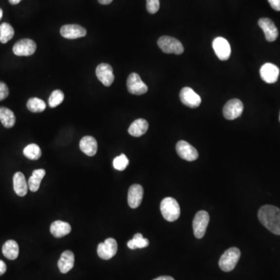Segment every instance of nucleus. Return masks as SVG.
Returning <instances> with one entry per match:
<instances>
[{
  "label": "nucleus",
  "mask_w": 280,
  "mask_h": 280,
  "mask_svg": "<svg viewBox=\"0 0 280 280\" xmlns=\"http://www.w3.org/2000/svg\"><path fill=\"white\" fill-rule=\"evenodd\" d=\"M27 108L30 112H34V113L42 112L46 109V104L41 99L37 98V97H32L27 101Z\"/></svg>",
  "instance_id": "nucleus-29"
},
{
  "label": "nucleus",
  "mask_w": 280,
  "mask_h": 280,
  "mask_svg": "<svg viewBox=\"0 0 280 280\" xmlns=\"http://www.w3.org/2000/svg\"><path fill=\"white\" fill-rule=\"evenodd\" d=\"M60 33L62 37L67 39H76L87 35V30L77 24H66L62 27Z\"/></svg>",
  "instance_id": "nucleus-15"
},
{
  "label": "nucleus",
  "mask_w": 280,
  "mask_h": 280,
  "mask_svg": "<svg viewBox=\"0 0 280 280\" xmlns=\"http://www.w3.org/2000/svg\"><path fill=\"white\" fill-rule=\"evenodd\" d=\"M176 151L181 158L187 161H194L199 157V153L195 147L184 140L177 143Z\"/></svg>",
  "instance_id": "nucleus-9"
},
{
  "label": "nucleus",
  "mask_w": 280,
  "mask_h": 280,
  "mask_svg": "<svg viewBox=\"0 0 280 280\" xmlns=\"http://www.w3.org/2000/svg\"><path fill=\"white\" fill-rule=\"evenodd\" d=\"M259 220L263 226L273 234L280 235V209L274 205H265L259 209Z\"/></svg>",
  "instance_id": "nucleus-1"
},
{
  "label": "nucleus",
  "mask_w": 280,
  "mask_h": 280,
  "mask_svg": "<svg viewBox=\"0 0 280 280\" xmlns=\"http://www.w3.org/2000/svg\"><path fill=\"white\" fill-rule=\"evenodd\" d=\"M21 0H9V2H10V4L12 5H17V4L19 3Z\"/></svg>",
  "instance_id": "nucleus-38"
},
{
  "label": "nucleus",
  "mask_w": 280,
  "mask_h": 280,
  "mask_svg": "<svg viewBox=\"0 0 280 280\" xmlns=\"http://www.w3.org/2000/svg\"><path fill=\"white\" fill-rule=\"evenodd\" d=\"M209 222V215L205 211H199L195 214V218L192 222V227H193L195 238L201 239L204 237Z\"/></svg>",
  "instance_id": "nucleus-5"
},
{
  "label": "nucleus",
  "mask_w": 280,
  "mask_h": 280,
  "mask_svg": "<svg viewBox=\"0 0 280 280\" xmlns=\"http://www.w3.org/2000/svg\"><path fill=\"white\" fill-rule=\"evenodd\" d=\"M96 75L99 80L105 87H110L114 82V75L113 74V69L109 64H100L96 70Z\"/></svg>",
  "instance_id": "nucleus-14"
},
{
  "label": "nucleus",
  "mask_w": 280,
  "mask_h": 280,
  "mask_svg": "<svg viewBox=\"0 0 280 280\" xmlns=\"http://www.w3.org/2000/svg\"><path fill=\"white\" fill-rule=\"evenodd\" d=\"M213 48L215 53L221 61H226L231 54L230 45L226 39L218 37L213 41Z\"/></svg>",
  "instance_id": "nucleus-12"
},
{
  "label": "nucleus",
  "mask_w": 280,
  "mask_h": 280,
  "mask_svg": "<svg viewBox=\"0 0 280 280\" xmlns=\"http://www.w3.org/2000/svg\"><path fill=\"white\" fill-rule=\"evenodd\" d=\"M161 211L164 218L169 222L177 221L181 214L179 204L176 199L171 197L163 199L161 203Z\"/></svg>",
  "instance_id": "nucleus-2"
},
{
  "label": "nucleus",
  "mask_w": 280,
  "mask_h": 280,
  "mask_svg": "<svg viewBox=\"0 0 280 280\" xmlns=\"http://www.w3.org/2000/svg\"><path fill=\"white\" fill-rule=\"evenodd\" d=\"M118 251V243L114 238H108L105 242L97 246V255L104 260H109L114 257Z\"/></svg>",
  "instance_id": "nucleus-6"
},
{
  "label": "nucleus",
  "mask_w": 280,
  "mask_h": 280,
  "mask_svg": "<svg viewBox=\"0 0 280 280\" xmlns=\"http://www.w3.org/2000/svg\"><path fill=\"white\" fill-rule=\"evenodd\" d=\"M259 25L265 34L267 41L273 42L277 40L279 31L272 19L269 18H261L259 20Z\"/></svg>",
  "instance_id": "nucleus-13"
},
{
  "label": "nucleus",
  "mask_w": 280,
  "mask_h": 280,
  "mask_svg": "<svg viewBox=\"0 0 280 280\" xmlns=\"http://www.w3.org/2000/svg\"><path fill=\"white\" fill-rule=\"evenodd\" d=\"M74 261H75L74 254L71 251H64L58 261V267L60 272L63 274L70 272L74 268Z\"/></svg>",
  "instance_id": "nucleus-18"
},
{
  "label": "nucleus",
  "mask_w": 280,
  "mask_h": 280,
  "mask_svg": "<svg viewBox=\"0 0 280 280\" xmlns=\"http://www.w3.org/2000/svg\"><path fill=\"white\" fill-rule=\"evenodd\" d=\"M160 49L168 54L181 55L184 53V47L181 41L170 36H163L157 41Z\"/></svg>",
  "instance_id": "nucleus-4"
},
{
  "label": "nucleus",
  "mask_w": 280,
  "mask_h": 280,
  "mask_svg": "<svg viewBox=\"0 0 280 280\" xmlns=\"http://www.w3.org/2000/svg\"><path fill=\"white\" fill-rule=\"evenodd\" d=\"M149 243V241L147 238H143L141 234H136L134 235L132 239L128 242L127 246L130 249L135 250L148 247Z\"/></svg>",
  "instance_id": "nucleus-26"
},
{
  "label": "nucleus",
  "mask_w": 280,
  "mask_h": 280,
  "mask_svg": "<svg viewBox=\"0 0 280 280\" xmlns=\"http://www.w3.org/2000/svg\"><path fill=\"white\" fill-rule=\"evenodd\" d=\"M6 272V265L3 261L0 260V277Z\"/></svg>",
  "instance_id": "nucleus-35"
},
{
  "label": "nucleus",
  "mask_w": 280,
  "mask_h": 280,
  "mask_svg": "<svg viewBox=\"0 0 280 280\" xmlns=\"http://www.w3.org/2000/svg\"><path fill=\"white\" fill-rule=\"evenodd\" d=\"M180 99L184 105L191 109H195L201 105V97L190 87H184L180 92Z\"/></svg>",
  "instance_id": "nucleus-10"
},
{
  "label": "nucleus",
  "mask_w": 280,
  "mask_h": 280,
  "mask_svg": "<svg viewBox=\"0 0 280 280\" xmlns=\"http://www.w3.org/2000/svg\"><path fill=\"white\" fill-rule=\"evenodd\" d=\"M0 121L4 127L10 129L15 125V114L10 109L0 107Z\"/></svg>",
  "instance_id": "nucleus-25"
},
{
  "label": "nucleus",
  "mask_w": 280,
  "mask_h": 280,
  "mask_svg": "<svg viewBox=\"0 0 280 280\" xmlns=\"http://www.w3.org/2000/svg\"><path fill=\"white\" fill-rule=\"evenodd\" d=\"M72 228L70 224L64 221H55L50 227L51 234L56 238H63L71 232Z\"/></svg>",
  "instance_id": "nucleus-21"
},
{
  "label": "nucleus",
  "mask_w": 280,
  "mask_h": 280,
  "mask_svg": "<svg viewBox=\"0 0 280 280\" xmlns=\"http://www.w3.org/2000/svg\"><path fill=\"white\" fill-rule=\"evenodd\" d=\"M153 280H174V279L171 277H168V276H164V277H160L158 278L154 279Z\"/></svg>",
  "instance_id": "nucleus-36"
},
{
  "label": "nucleus",
  "mask_w": 280,
  "mask_h": 280,
  "mask_svg": "<svg viewBox=\"0 0 280 280\" xmlns=\"http://www.w3.org/2000/svg\"><path fill=\"white\" fill-rule=\"evenodd\" d=\"M260 75L265 83H274L278 80L280 69L274 64L265 63L261 66Z\"/></svg>",
  "instance_id": "nucleus-16"
},
{
  "label": "nucleus",
  "mask_w": 280,
  "mask_h": 280,
  "mask_svg": "<svg viewBox=\"0 0 280 280\" xmlns=\"http://www.w3.org/2000/svg\"><path fill=\"white\" fill-rule=\"evenodd\" d=\"M2 254L6 259L15 260L19 255L18 243L14 240L7 241L2 246Z\"/></svg>",
  "instance_id": "nucleus-23"
},
{
  "label": "nucleus",
  "mask_w": 280,
  "mask_h": 280,
  "mask_svg": "<svg viewBox=\"0 0 280 280\" xmlns=\"http://www.w3.org/2000/svg\"><path fill=\"white\" fill-rule=\"evenodd\" d=\"M241 257V251L238 247H230L221 256L219 265L224 272H230L235 268Z\"/></svg>",
  "instance_id": "nucleus-3"
},
{
  "label": "nucleus",
  "mask_w": 280,
  "mask_h": 280,
  "mask_svg": "<svg viewBox=\"0 0 280 280\" xmlns=\"http://www.w3.org/2000/svg\"><path fill=\"white\" fill-rule=\"evenodd\" d=\"M129 164H130L129 159L125 154L120 155L118 157H115L113 161V166H114V169L121 170V171L125 170Z\"/></svg>",
  "instance_id": "nucleus-31"
},
{
  "label": "nucleus",
  "mask_w": 280,
  "mask_h": 280,
  "mask_svg": "<svg viewBox=\"0 0 280 280\" xmlns=\"http://www.w3.org/2000/svg\"><path fill=\"white\" fill-rule=\"evenodd\" d=\"M149 128V124L147 120L139 118L131 123L129 128V133L134 137H140L147 132Z\"/></svg>",
  "instance_id": "nucleus-22"
},
{
  "label": "nucleus",
  "mask_w": 280,
  "mask_h": 280,
  "mask_svg": "<svg viewBox=\"0 0 280 280\" xmlns=\"http://www.w3.org/2000/svg\"></svg>",
  "instance_id": "nucleus-40"
},
{
  "label": "nucleus",
  "mask_w": 280,
  "mask_h": 280,
  "mask_svg": "<svg viewBox=\"0 0 280 280\" xmlns=\"http://www.w3.org/2000/svg\"><path fill=\"white\" fill-rule=\"evenodd\" d=\"M14 36V27L10 23H3L0 25V41L6 44Z\"/></svg>",
  "instance_id": "nucleus-27"
},
{
  "label": "nucleus",
  "mask_w": 280,
  "mask_h": 280,
  "mask_svg": "<svg viewBox=\"0 0 280 280\" xmlns=\"http://www.w3.org/2000/svg\"><path fill=\"white\" fill-rule=\"evenodd\" d=\"M23 154L31 161H37L41 157V150L37 144L31 143L23 149Z\"/></svg>",
  "instance_id": "nucleus-28"
},
{
  "label": "nucleus",
  "mask_w": 280,
  "mask_h": 280,
  "mask_svg": "<svg viewBox=\"0 0 280 280\" xmlns=\"http://www.w3.org/2000/svg\"><path fill=\"white\" fill-rule=\"evenodd\" d=\"M147 9L149 14H156L160 9V0H147Z\"/></svg>",
  "instance_id": "nucleus-32"
},
{
  "label": "nucleus",
  "mask_w": 280,
  "mask_h": 280,
  "mask_svg": "<svg viewBox=\"0 0 280 280\" xmlns=\"http://www.w3.org/2000/svg\"><path fill=\"white\" fill-rule=\"evenodd\" d=\"M128 91L131 94L142 95L147 93L148 87L143 83L139 74H131L127 79Z\"/></svg>",
  "instance_id": "nucleus-8"
},
{
  "label": "nucleus",
  "mask_w": 280,
  "mask_h": 280,
  "mask_svg": "<svg viewBox=\"0 0 280 280\" xmlns=\"http://www.w3.org/2000/svg\"><path fill=\"white\" fill-rule=\"evenodd\" d=\"M2 15H3V12L2 9H0V19H2Z\"/></svg>",
  "instance_id": "nucleus-39"
},
{
  "label": "nucleus",
  "mask_w": 280,
  "mask_h": 280,
  "mask_svg": "<svg viewBox=\"0 0 280 280\" xmlns=\"http://www.w3.org/2000/svg\"><path fill=\"white\" fill-rule=\"evenodd\" d=\"M64 100V93L60 90L53 91L49 99V105L51 108L58 106Z\"/></svg>",
  "instance_id": "nucleus-30"
},
{
  "label": "nucleus",
  "mask_w": 280,
  "mask_h": 280,
  "mask_svg": "<svg viewBox=\"0 0 280 280\" xmlns=\"http://www.w3.org/2000/svg\"><path fill=\"white\" fill-rule=\"evenodd\" d=\"M9 93L10 91L7 85L3 82L0 81V101L6 99L9 96Z\"/></svg>",
  "instance_id": "nucleus-33"
},
{
  "label": "nucleus",
  "mask_w": 280,
  "mask_h": 280,
  "mask_svg": "<svg viewBox=\"0 0 280 280\" xmlns=\"http://www.w3.org/2000/svg\"><path fill=\"white\" fill-rule=\"evenodd\" d=\"M113 0H98V2L102 5H109Z\"/></svg>",
  "instance_id": "nucleus-37"
},
{
  "label": "nucleus",
  "mask_w": 280,
  "mask_h": 280,
  "mask_svg": "<svg viewBox=\"0 0 280 280\" xmlns=\"http://www.w3.org/2000/svg\"><path fill=\"white\" fill-rule=\"evenodd\" d=\"M143 198V188L140 185H132L129 189L128 203L131 209H136L141 204Z\"/></svg>",
  "instance_id": "nucleus-17"
},
{
  "label": "nucleus",
  "mask_w": 280,
  "mask_h": 280,
  "mask_svg": "<svg viewBox=\"0 0 280 280\" xmlns=\"http://www.w3.org/2000/svg\"><path fill=\"white\" fill-rule=\"evenodd\" d=\"M14 189L20 197L25 196L28 190V183L21 172H17L14 176Z\"/></svg>",
  "instance_id": "nucleus-20"
},
{
  "label": "nucleus",
  "mask_w": 280,
  "mask_h": 280,
  "mask_svg": "<svg viewBox=\"0 0 280 280\" xmlns=\"http://www.w3.org/2000/svg\"><path fill=\"white\" fill-rule=\"evenodd\" d=\"M273 10L280 11V0H268Z\"/></svg>",
  "instance_id": "nucleus-34"
},
{
  "label": "nucleus",
  "mask_w": 280,
  "mask_h": 280,
  "mask_svg": "<svg viewBox=\"0 0 280 280\" xmlns=\"http://www.w3.org/2000/svg\"><path fill=\"white\" fill-rule=\"evenodd\" d=\"M37 45L31 39H22L18 41L13 48L14 54L18 56H30L35 53Z\"/></svg>",
  "instance_id": "nucleus-11"
},
{
  "label": "nucleus",
  "mask_w": 280,
  "mask_h": 280,
  "mask_svg": "<svg viewBox=\"0 0 280 280\" xmlns=\"http://www.w3.org/2000/svg\"><path fill=\"white\" fill-rule=\"evenodd\" d=\"M79 148L83 153H85L87 156L93 157L97 151V143L96 139L92 136H84L82 138L79 142Z\"/></svg>",
  "instance_id": "nucleus-19"
},
{
  "label": "nucleus",
  "mask_w": 280,
  "mask_h": 280,
  "mask_svg": "<svg viewBox=\"0 0 280 280\" xmlns=\"http://www.w3.org/2000/svg\"><path fill=\"white\" fill-rule=\"evenodd\" d=\"M45 175V170L43 169L34 170L31 178L28 180V187L31 191L35 192L39 189L40 185H41V180L44 178Z\"/></svg>",
  "instance_id": "nucleus-24"
},
{
  "label": "nucleus",
  "mask_w": 280,
  "mask_h": 280,
  "mask_svg": "<svg viewBox=\"0 0 280 280\" xmlns=\"http://www.w3.org/2000/svg\"><path fill=\"white\" fill-rule=\"evenodd\" d=\"M243 111V105L238 99H232L224 105V118L227 120H234L242 115Z\"/></svg>",
  "instance_id": "nucleus-7"
}]
</instances>
